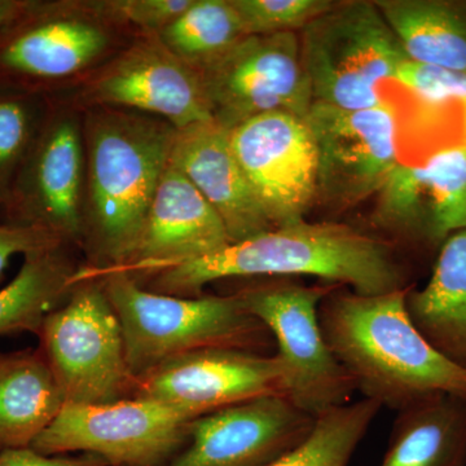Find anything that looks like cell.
I'll return each mask as SVG.
<instances>
[{
	"label": "cell",
	"instance_id": "1",
	"mask_svg": "<svg viewBox=\"0 0 466 466\" xmlns=\"http://www.w3.org/2000/svg\"><path fill=\"white\" fill-rule=\"evenodd\" d=\"M314 276L366 296L406 289L407 275L388 241L336 223L306 220L268 229L191 262L134 278L149 290L198 297L205 285L232 278Z\"/></svg>",
	"mask_w": 466,
	"mask_h": 466
},
{
	"label": "cell",
	"instance_id": "2",
	"mask_svg": "<svg viewBox=\"0 0 466 466\" xmlns=\"http://www.w3.org/2000/svg\"><path fill=\"white\" fill-rule=\"evenodd\" d=\"M86 148L81 279L119 268L133 253L150 202L170 164L177 128L134 110L81 109Z\"/></svg>",
	"mask_w": 466,
	"mask_h": 466
},
{
	"label": "cell",
	"instance_id": "3",
	"mask_svg": "<svg viewBox=\"0 0 466 466\" xmlns=\"http://www.w3.org/2000/svg\"><path fill=\"white\" fill-rule=\"evenodd\" d=\"M408 289L366 296L337 287L319 309L325 341L357 390L381 407L400 412L441 394L466 400V370L417 329Z\"/></svg>",
	"mask_w": 466,
	"mask_h": 466
},
{
	"label": "cell",
	"instance_id": "4",
	"mask_svg": "<svg viewBox=\"0 0 466 466\" xmlns=\"http://www.w3.org/2000/svg\"><path fill=\"white\" fill-rule=\"evenodd\" d=\"M115 309L134 379L196 350L258 348L269 334L238 294L179 297L146 289L133 276H97Z\"/></svg>",
	"mask_w": 466,
	"mask_h": 466
},
{
	"label": "cell",
	"instance_id": "5",
	"mask_svg": "<svg viewBox=\"0 0 466 466\" xmlns=\"http://www.w3.org/2000/svg\"><path fill=\"white\" fill-rule=\"evenodd\" d=\"M134 36L101 16L91 0H32L0 33V87L61 96Z\"/></svg>",
	"mask_w": 466,
	"mask_h": 466
},
{
	"label": "cell",
	"instance_id": "6",
	"mask_svg": "<svg viewBox=\"0 0 466 466\" xmlns=\"http://www.w3.org/2000/svg\"><path fill=\"white\" fill-rule=\"evenodd\" d=\"M300 58L314 103L372 108L379 87L407 56L375 2L336 3L299 33Z\"/></svg>",
	"mask_w": 466,
	"mask_h": 466
},
{
	"label": "cell",
	"instance_id": "7",
	"mask_svg": "<svg viewBox=\"0 0 466 466\" xmlns=\"http://www.w3.org/2000/svg\"><path fill=\"white\" fill-rule=\"evenodd\" d=\"M337 287L279 280L238 293L245 309L274 337L284 397L315 419L350 403L357 391L325 341L319 319L321 302Z\"/></svg>",
	"mask_w": 466,
	"mask_h": 466
},
{
	"label": "cell",
	"instance_id": "8",
	"mask_svg": "<svg viewBox=\"0 0 466 466\" xmlns=\"http://www.w3.org/2000/svg\"><path fill=\"white\" fill-rule=\"evenodd\" d=\"M41 351L66 403L104 404L131 398L124 333L100 279H82L43 323Z\"/></svg>",
	"mask_w": 466,
	"mask_h": 466
},
{
	"label": "cell",
	"instance_id": "9",
	"mask_svg": "<svg viewBox=\"0 0 466 466\" xmlns=\"http://www.w3.org/2000/svg\"><path fill=\"white\" fill-rule=\"evenodd\" d=\"M195 419L177 408L142 398L64 403L32 449L48 456L82 452L108 466H162L188 443Z\"/></svg>",
	"mask_w": 466,
	"mask_h": 466
},
{
	"label": "cell",
	"instance_id": "10",
	"mask_svg": "<svg viewBox=\"0 0 466 466\" xmlns=\"http://www.w3.org/2000/svg\"><path fill=\"white\" fill-rule=\"evenodd\" d=\"M86 148L82 110L51 97L35 143L12 188L5 222L84 247Z\"/></svg>",
	"mask_w": 466,
	"mask_h": 466
},
{
	"label": "cell",
	"instance_id": "11",
	"mask_svg": "<svg viewBox=\"0 0 466 466\" xmlns=\"http://www.w3.org/2000/svg\"><path fill=\"white\" fill-rule=\"evenodd\" d=\"M56 99L78 109L134 110L165 119L177 130L214 119L198 70L168 51L158 34H137L115 56Z\"/></svg>",
	"mask_w": 466,
	"mask_h": 466
},
{
	"label": "cell",
	"instance_id": "12",
	"mask_svg": "<svg viewBox=\"0 0 466 466\" xmlns=\"http://www.w3.org/2000/svg\"><path fill=\"white\" fill-rule=\"evenodd\" d=\"M198 72L214 121L229 131L266 113L305 118L314 104L297 33L244 36Z\"/></svg>",
	"mask_w": 466,
	"mask_h": 466
},
{
	"label": "cell",
	"instance_id": "13",
	"mask_svg": "<svg viewBox=\"0 0 466 466\" xmlns=\"http://www.w3.org/2000/svg\"><path fill=\"white\" fill-rule=\"evenodd\" d=\"M305 121L317 144V195L330 204L370 198L400 162L397 113L386 100L357 110L314 103Z\"/></svg>",
	"mask_w": 466,
	"mask_h": 466
},
{
	"label": "cell",
	"instance_id": "14",
	"mask_svg": "<svg viewBox=\"0 0 466 466\" xmlns=\"http://www.w3.org/2000/svg\"><path fill=\"white\" fill-rule=\"evenodd\" d=\"M231 147L274 227L305 220L318 191V150L305 118L271 112L231 130Z\"/></svg>",
	"mask_w": 466,
	"mask_h": 466
},
{
	"label": "cell",
	"instance_id": "15",
	"mask_svg": "<svg viewBox=\"0 0 466 466\" xmlns=\"http://www.w3.org/2000/svg\"><path fill=\"white\" fill-rule=\"evenodd\" d=\"M280 361L249 350H196L134 379L131 398L200 417L266 395H283ZM284 397V395H283Z\"/></svg>",
	"mask_w": 466,
	"mask_h": 466
},
{
	"label": "cell",
	"instance_id": "16",
	"mask_svg": "<svg viewBox=\"0 0 466 466\" xmlns=\"http://www.w3.org/2000/svg\"><path fill=\"white\" fill-rule=\"evenodd\" d=\"M315 417L266 395L193 420L186 447L162 466H267L311 433Z\"/></svg>",
	"mask_w": 466,
	"mask_h": 466
},
{
	"label": "cell",
	"instance_id": "17",
	"mask_svg": "<svg viewBox=\"0 0 466 466\" xmlns=\"http://www.w3.org/2000/svg\"><path fill=\"white\" fill-rule=\"evenodd\" d=\"M377 195L379 228L440 249L466 229V144L437 150L422 165L400 162Z\"/></svg>",
	"mask_w": 466,
	"mask_h": 466
},
{
	"label": "cell",
	"instance_id": "18",
	"mask_svg": "<svg viewBox=\"0 0 466 466\" xmlns=\"http://www.w3.org/2000/svg\"><path fill=\"white\" fill-rule=\"evenodd\" d=\"M229 242L217 211L170 159L130 258L113 271L142 278L210 256Z\"/></svg>",
	"mask_w": 466,
	"mask_h": 466
},
{
	"label": "cell",
	"instance_id": "19",
	"mask_svg": "<svg viewBox=\"0 0 466 466\" xmlns=\"http://www.w3.org/2000/svg\"><path fill=\"white\" fill-rule=\"evenodd\" d=\"M231 131L217 121L177 130L171 164L188 177L238 242L275 228L251 191L231 147Z\"/></svg>",
	"mask_w": 466,
	"mask_h": 466
},
{
	"label": "cell",
	"instance_id": "20",
	"mask_svg": "<svg viewBox=\"0 0 466 466\" xmlns=\"http://www.w3.org/2000/svg\"><path fill=\"white\" fill-rule=\"evenodd\" d=\"M406 305L429 343L466 370V229L441 245L428 283L410 287Z\"/></svg>",
	"mask_w": 466,
	"mask_h": 466
},
{
	"label": "cell",
	"instance_id": "21",
	"mask_svg": "<svg viewBox=\"0 0 466 466\" xmlns=\"http://www.w3.org/2000/svg\"><path fill=\"white\" fill-rule=\"evenodd\" d=\"M64 403L41 349L0 351V451L32 447Z\"/></svg>",
	"mask_w": 466,
	"mask_h": 466
},
{
	"label": "cell",
	"instance_id": "22",
	"mask_svg": "<svg viewBox=\"0 0 466 466\" xmlns=\"http://www.w3.org/2000/svg\"><path fill=\"white\" fill-rule=\"evenodd\" d=\"M380 466H466V400L441 394L400 410Z\"/></svg>",
	"mask_w": 466,
	"mask_h": 466
},
{
	"label": "cell",
	"instance_id": "23",
	"mask_svg": "<svg viewBox=\"0 0 466 466\" xmlns=\"http://www.w3.org/2000/svg\"><path fill=\"white\" fill-rule=\"evenodd\" d=\"M375 5L407 58L466 73V2L375 0Z\"/></svg>",
	"mask_w": 466,
	"mask_h": 466
},
{
	"label": "cell",
	"instance_id": "24",
	"mask_svg": "<svg viewBox=\"0 0 466 466\" xmlns=\"http://www.w3.org/2000/svg\"><path fill=\"white\" fill-rule=\"evenodd\" d=\"M67 245L33 251L24 257L20 271L0 289V336L39 333L46 318L60 308L81 283Z\"/></svg>",
	"mask_w": 466,
	"mask_h": 466
},
{
	"label": "cell",
	"instance_id": "25",
	"mask_svg": "<svg viewBox=\"0 0 466 466\" xmlns=\"http://www.w3.org/2000/svg\"><path fill=\"white\" fill-rule=\"evenodd\" d=\"M244 36L231 0H193L158 33L165 47L195 70L222 56Z\"/></svg>",
	"mask_w": 466,
	"mask_h": 466
},
{
	"label": "cell",
	"instance_id": "26",
	"mask_svg": "<svg viewBox=\"0 0 466 466\" xmlns=\"http://www.w3.org/2000/svg\"><path fill=\"white\" fill-rule=\"evenodd\" d=\"M381 408L363 398L328 410L302 443L267 466H349Z\"/></svg>",
	"mask_w": 466,
	"mask_h": 466
},
{
	"label": "cell",
	"instance_id": "27",
	"mask_svg": "<svg viewBox=\"0 0 466 466\" xmlns=\"http://www.w3.org/2000/svg\"><path fill=\"white\" fill-rule=\"evenodd\" d=\"M51 97L0 87V211L45 124Z\"/></svg>",
	"mask_w": 466,
	"mask_h": 466
},
{
	"label": "cell",
	"instance_id": "28",
	"mask_svg": "<svg viewBox=\"0 0 466 466\" xmlns=\"http://www.w3.org/2000/svg\"><path fill=\"white\" fill-rule=\"evenodd\" d=\"M245 35L297 33L333 7V0H231Z\"/></svg>",
	"mask_w": 466,
	"mask_h": 466
},
{
	"label": "cell",
	"instance_id": "29",
	"mask_svg": "<svg viewBox=\"0 0 466 466\" xmlns=\"http://www.w3.org/2000/svg\"><path fill=\"white\" fill-rule=\"evenodd\" d=\"M193 0H91L92 7L116 26L135 34H158Z\"/></svg>",
	"mask_w": 466,
	"mask_h": 466
},
{
	"label": "cell",
	"instance_id": "30",
	"mask_svg": "<svg viewBox=\"0 0 466 466\" xmlns=\"http://www.w3.org/2000/svg\"><path fill=\"white\" fill-rule=\"evenodd\" d=\"M392 81L412 92L417 99L431 106H444L458 101L466 106L464 72L426 66L406 58L398 67L397 75Z\"/></svg>",
	"mask_w": 466,
	"mask_h": 466
},
{
	"label": "cell",
	"instance_id": "31",
	"mask_svg": "<svg viewBox=\"0 0 466 466\" xmlns=\"http://www.w3.org/2000/svg\"><path fill=\"white\" fill-rule=\"evenodd\" d=\"M57 245L66 244L42 229L0 223V278L12 257L17 254L25 257L33 251L47 249Z\"/></svg>",
	"mask_w": 466,
	"mask_h": 466
},
{
	"label": "cell",
	"instance_id": "32",
	"mask_svg": "<svg viewBox=\"0 0 466 466\" xmlns=\"http://www.w3.org/2000/svg\"><path fill=\"white\" fill-rule=\"evenodd\" d=\"M0 466H108L92 455L48 456L36 452L32 447L0 451Z\"/></svg>",
	"mask_w": 466,
	"mask_h": 466
},
{
	"label": "cell",
	"instance_id": "33",
	"mask_svg": "<svg viewBox=\"0 0 466 466\" xmlns=\"http://www.w3.org/2000/svg\"><path fill=\"white\" fill-rule=\"evenodd\" d=\"M32 0H0V33L14 24L29 7Z\"/></svg>",
	"mask_w": 466,
	"mask_h": 466
}]
</instances>
